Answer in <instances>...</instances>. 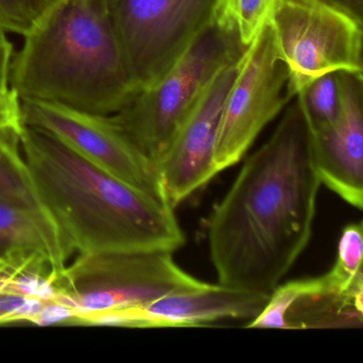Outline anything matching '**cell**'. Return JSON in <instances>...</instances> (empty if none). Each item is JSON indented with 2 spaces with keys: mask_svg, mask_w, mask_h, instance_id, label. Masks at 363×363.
Here are the masks:
<instances>
[{
  "mask_svg": "<svg viewBox=\"0 0 363 363\" xmlns=\"http://www.w3.org/2000/svg\"><path fill=\"white\" fill-rule=\"evenodd\" d=\"M208 218L218 284L271 295L307 247L320 180L301 95Z\"/></svg>",
  "mask_w": 363,
  "mask_h": 363,
  "instance_id": "cell-1",
  "label": "cell"
},
{
  "mask_svg": "<svg viewBox=\"0 0 363 363\" xmlns=\"http://www.w3.org/2000/svg\"><path fill=\"white\" fill-rule=\"evenodd\" d=\"M20 146L40 199L71 255L176 252L186 244L175 209L25 125Z\"/></svg>",
  "mask_w": 363,
  "mask_h": 363,
  "instance_id": "cell-2",
  "label": "cell"
},
{
  "mask_svg": "<svg viewBox=\"0 0 363 363\" xmlns=\"http://www.w3.org/2000/svg\"><path fill=\"white\" fill-rule=\"evenodd\" d=\"M24 39L9 77L21 99L113 116L137 92L107 0H54Z\"/></svg>",
  "mask_w": 363,
  "mask_h": 363,
  "instance_id": "cell-3",
  "label": "cell"
},
{
  "mask_svg": "<svg viewBox=\"0 0 363 363\" xmlns=\"http://www.w3.org/2000/svg\"><path fill=\"white\" fill-rule=\"evenodd\" d=\"M203 284L184 271L172 252H92L78 255L54 275L50 301L69 309L73 324L94 325L106 314Z\"/></svg>",
  "mask_w": 363,
  "mask_h": 363,
  "instance_id": "cell-4",
  "label": "cell"
},
{
  "mask_svg": "<svg viewBox=\"0 0 363 363\" xmlns=\"http://www.w3.org/2000/svg\"><path fill=\"white\" fill-rule=\"evenodd\" d=\"M244 50L216 22L208 26L157 84L140 89L112 120L129 141L158 167L214 78ZM159 169V167H158Z\"/></svg>",
  "mask_w": 363,
  "mask_h": 363,
  "instance_id": "cell-5",
  "label": "cell"
},
{
  "mask_svg": "<svg viewBox=\"0 0 363 363\" xmlns=\"http://www.w3.org/2000/svg\"><path fill=\"white\" fill-rule=\"evenodd\" d=\"M294 99L335 72L363 74V23L322 0H277L271 20Z\"/></svg>",
  "mask_w": 363,
  "mask_h": 363,
  "instance_id": "cell-6",
  "label": "cell"
},
{
  "mask_svg": "<svg viewBox=\"0 0 363 363\" xmlns=\"http://www.w3.org/2000/svg\"><path fill=\"white\" fill-rule=\"evenodd\" d=\"M137 91L162 79L216 21L218 0H107Z\"/></svg>",
  "mask_w": 363,
  "mask_h": 363,
  "instance_id": "cell-7",
  "label": "cell"
},
{
  "mask_svg": "<svg viewBox=\"0 0 363 363\" xmlns=\"http://www.w3.org/2000/svg\"><path fill=\"white\" fill-rule=\"evenodd\" d=\"M292 101L288 69L278 56L269 22L240 59L225 99L214 150L218 173L240 162L259 133Z\"/></svg>",
  "mask_w": 363,
  "mask_h": 363,
  "instance_id": "cell-8",
  "label": "cell"
},
{
  "mask_svg": "<svg viewBox=\"0 0 363 363\" xmlns=\"http://www.w3.org/2000/svg\"><path fill=\"white\" fill-rule=\"evenodd\" d=\"M21 104L24 125L50 133L106 173L169 203L158 167L129 141L111 116L48 101L21 99Z\"/></svg>",
  "mask_w": 363,
  "mask_h": 363,
  "instance_id": "cell-9",
  "label": "cell"
},
{
  "mask_svg": "<svg viewBox=\"0 0 363 363\" xmlns=\"http://www.w3.org/2000/svg\"><path fill=\"white\" fill-rule=\"evenodd\" d=\"M240 59L216 75L159 162L165 196L174 209L218 174L214 165L218 124Z\"/></svg>",
  "mask_w": 363,
  "mask_h": 363,
  "instance_id": "cell-10",
  "label": "cell"
},
{
  "mask_svg": "<svg viewBox=\"0 0 363 363\" xmlns=\"http://www.w3.org/2000/svg\"><path fill=\"white\" fill-rule=\"evenodd\" d=\"M339 108L333 122L313 131L320 184L358 210L363 206V74L335 72Z\"/></svg>",
  "mask_w": 363,
  "mask_h": 363,
  "instance_id": "cell-11",
  "label": "cell"
},
{
  "mask_svg": "<svg viewBox=\"0 0 363 363\" xmlns=\"http://www.w3.org/2000/svg\"><path fill=\"white\" fill-rule=\"evenodd\" d=\"M363 286H348L330 272L278 286L247 328H361Z\"/></svg>",
  "mask_w": 363,
  "mask_h": 363,
  "instance_id": "cell-12",
  "label": "cell"
},
{
  "mask_svg": "<svg viewBox=\"0 0 363 363\" xmlns=\"http://www.w3.org/2000/svg\"><path fill=\"white\" fill-rule=\"evenodd\" d=\"M269 295L220 284L163 295L139 307L101 316L94 325L133 328L209 326L228 318L252 320L262 311Z\"/></svg>",
  "mask_w": 363,
  "mask_h": 363,
  "instance_id": "cell-13",
  "label": "cell"
},
{
  "mask_svg": "<svg viewBox=\"0 0 363 363\" xmlns=\"http://www.w3.org/2000/svg\"><path fill=\"white\" fill-rule=\"evenodd\" d=\"M11 254L37 255L48 261L55 274L65 269L72 256L52 223L0 199V255Z\"/></svg>",
  "mask_w": 363,
  "mask_h": 363,
  "instance_id": "cell-14",
  "label": "cell"
},
{
  "mask_svg": "<svg viewBox=\"0 0 363 363\" xmlns=\"http://www.w3.org/2000/svg\"><path fill=\"white\" fill-rule=\"evenodd\" d=\"M0 199L40 214L56 227L33 184L21 150L20 137L4 131H0Z\"/></svg>",
  "mask_w": 363,
  "mask_h": 363,
  "instance_id": "cell-15",
  "label": "cell"
},
{
  "mask_svg": "<svg viewBox=\"0 0 363 363\" xmlns=\"http://www.w3.org/2000/svg\"><path fill=\"white\" fill-rule=\"evenodd\" d=\"M277 0H218L214 22L235 35L244 50L271 20Z\"/></svg>",
  "mask_w": 363,
  "mask_h": 363,
  "instance_id": "cell-16",
  "label": "cell"
},
{
  "mask_svg": "<svg viewBox=\"0 0 363 363\" xmlns=\"http://www.w3.org/2000/svg\"><path fill=\"white\" fill-rule=\"evenodd\" d=\"M299 95L305 105L312 130H318L333 122L339 108L335 73L327 74L314 80Z\"/></svg>",
  "mask_w": 363,
  "mask_h": 363,
  "instance_id": "cell-17",
  "label": "cell"
},
{
  "mask_svg": "<svg viewBox=\"0 0 363 363\" xmlns=\"http://www.w3.org/2000/svg\"><path fill=\"white\" fill-rule=\"evenodd\" d=\"M54 0H0V28L22 35L35 26Z\"/></svg>",
  "mask_w": 363,
  "mask_h": 363,
  "instance_id": "cell-18",
  "label": "cell"
},
{
  "mask_svg": "<svg viewBox=\"0 0 363 363\" xmlns=\"http://www.w3.org/2000/svg\"><path fill=\"white\" fill-rule=\"evenodd\" d=\"M48 301L18 293H0V324L23 320L33 323Z\"/></svg>",
  "mask_w": 363,
  "mask_h": 363,
  "instance_id": "cell-19",
  "label": "cell"
},
{
  "mask_svg": "<svg viewBox=\"0 0 363 363\" xmlns=\"http://www.w3.org/2000/svg\"><path fill=\"white\" fill-rule=\"evenodd\" d=\"M24 126L20 96L10 84L0 82V131L20 137Z\"/></svg>",
  "mask_w": 363,
  "mask_h": 363,
  "instance_id": "cell-20",
  "label": "cell"
},
{
  "mask_svg": "<svg viewBox=\"0 0 363 363\" xmlns=\"http://www.w3.org/2000/svg\"><path fill=\"white\" fill-rule=\"evenodd\" d=\"M7 33L0 28V82L9 84L10 69L13 59V46L8 40Z\"/></svg>",
  "mask_w": 363,
  "mask_h": 363,
  "instance_id": "cell-21",
  "label": "cell"
},
{
  "mask_svg": "<svg viewBox=\"0 0 363 363\" xmlns=\"http://www.w3.org/2000/svg\"><path fill=\"white\" fill-rule=\"evenodd\" d=\"M363 23V0H322Z\"/></svg>",
  "mask_w": 363,
  "mask_h": 363,
  "instance_id": "cell-22",
  "label": "cell"
},
{
  "mask_svg": "<svg viewBox=\"0 0 363 363\" xmlns=\"http://www.w3.org/2000/svg\"><path fill=\"white\" fill-rule=\"evenodd\" d=\"M1 257H3V256H1V255H0V258H1Z\"/></svg>",
  "mask_w": 363,
  "mask_h": 363,
  "instance_id": "cell-23",
  "label": "cell"
}]
</instances>
